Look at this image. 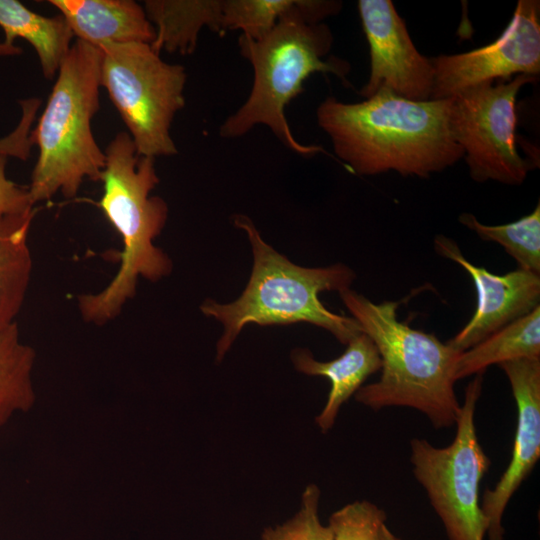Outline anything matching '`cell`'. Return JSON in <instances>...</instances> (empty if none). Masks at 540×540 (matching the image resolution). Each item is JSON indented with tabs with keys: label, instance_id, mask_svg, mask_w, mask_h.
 Returning a JSON list of instances; mask_svg holds the SVG:
<instances>
[{
	"label": "cell",
	"instance_id": "1",
	"mask_svg": "<svg viewBox=\"0 0 540 540\" xmlns=\"http://www.w3.org/2000/svg\"><path fill=\"white\" fill-rule=\"evenodd\" d=\"M450 102L413 101L383 88L359 103L328 97L316 116L337 157L352 172L376 175L394 170L426 178L464 157L451 132Z\"/></svg>",
	"mask_w": 540,
	"mask_h": 540
},
{
	"label": "cell",
	"instance_id": "2",
	"mask_svg": "<svg viewBox=\"0 0 540 540\" xmlns=\"http://www.w3.org/2000/svg\"><path fill=\"white\" fill-rule=\"evenodd\" d=\"M340 2L296 0L274 28L259 39L240 36L241 54L253 68V84L244 104L220 126L224 138H236L258 124L266 125L287 148L304 156L327 153L322 147L297 141L285 115L286 106L304 91L315 72L334 73L345 80L350 65L341 59L324 61L333 36L320 21L337 13Z\"/></svg>",
	"mask_w": 540,
	"mask_h": 540
},
{
	"label": "cell",
	"instance_id": "3",
	"mask_svg": "<svg viewBox=\"0 0 540 540\" xmlns=\"http://www.w3.org/2000/svg\"><path fill=\"white\" fill-rule=\"evenodd\" d=\"M99 206L121 237L120 266L113 279L96 293L78 296L77 306L87 323L102 326L115 319L136 294L140 277L158 281L172 271V261L153 243L163 230L166 202L151 191L159 183L155 158L137 153L127 132L121 131L104 150Z\"/></svg>",
	"mask_w": 540,
	"mask_h": 540
},
{
	"label": "cell",
	"instance_id": "4",
	"mask_svg": "<svg viewBox=\"0 0 540 540\" xmlns=\"http://www.w3.org/2000/svg\"><path fill=\"white\" fill-rule=\"evenodd\" d=\"M339 294L382 362L379 380L360 387L356 401L375 411L391 406L416 409L435 428L455 425L460 403L454 373L461 352L435 334L399 321V301L374 303L351 289Z\"/></svg>",
	"mask_w": 540,
	"mask_h": 540
},
{
	"label": "cell",
	"instance_id": "5",
	"mask_svg": "<svg viewBox=\"0 0 540 540\" xmlns=\"http://www.w3.org/2000/svg\"><path fill=\"white\" fill-rule=\"evenodd\" d=\"M234 224L244 230L253 253L249 282L234 302L220 304L205 300L201 311L219 320L224 332L217 343L216 359H223L242 328L308 322L329 331L340 343L348 344L363 333L353 317L329 311L320 301L322 291L350 289L355 273L338 263L324 268H305L293 264L276 252L260 236L245 215H235Z\"/></svg>",
	"mask_w": 540,
	"mask_h": 540
},
{
	"label": "cell",
	"instance_id": "6",
	"mask_svg": "<svg viewBox=\"0 0 540 540\" xmlns=\"http://www.w3.org/2000/svg\"><path fill=\"white\" fill-rule=\"evenodd\" d=\"M101 59L99 48L76 40L60 65L31 132L39 150L28 186L34 205L57 193L73 198L84 180L101 179L106 158L91 127L100 109Z\"/></svg>",
	"mask_w": 540,
	"mask_h": 540
},
{
	"label": "cell",
	"instance_id": "7",
	"mask_svg": "<svg viewBox=\"0 0 540 540\" xmlns=\"http://www.w3.org/2000/svg\"><path fill=\"white\" fill-rule=\"evenodd\" d=\"M99 49L101 86L137 153L153 158L176 155L170 127L185 105L184 66L166 63L149 43H106Z\"/></svg>",
	"mask_w": 540,
	"mask_h": 540
},
{
	"label": "cell",
	"instance_id": "8",
	"mask_svg": "<svg viewBox=\"0 0 540 540\" xmlns=\"http://www.w3.org/2000/svg\"><path fill=\"white\" fill-rule=\"evenodd\" d=\"M483 374L467 385L450 445L436 447L427 440L410 441L413 474L427 493L449 540H484L488 521L481 509L480 484L490 467L475 428V410Z\"/></svg>",
	"mask_w": 540,
	"mask_h": 540
},
{
	"label": "cell",
	"instance_id": "9",
	"mask_svg": "<svg viewBox=\"0 0 540 540\" xmlns=\"http://www.w3.org/2000/svg\"><path fill=\"white\" fill-rule=\"evenodd\" d=\"M536 80L518 74L508 83L484 82L450 97L451 132L474 181L519 185L535 166L518 153L515 128L517 94Z\"/></svg>",
	"mask_w": 540,
	"mask_h": 540
},
{
	"label": "cell",
	"instance_id": "10",
	"mask_svg": "<svg viewBox=\"0 0 540 540\" xmlns=\"http://www.w3.org/2000/svg\"><path fill=\"white\" fill-rule=\"evenodd\" d=\"M434 84L430 100L450 98L467 88L514 74L540 73V2L519 0L497 40L460 54L430 59Z\"/></svg>",
	"mask_w": 540,
	"mask_h": 540
},
{
	"label": "cell",
	"instance_id": "11",
	"mask_svg": "<svg viewBox=\"0 0 540 540\" xmlns=\"http://www.w3.org/2000/svg\"><path fill=\"white\" fill-rule=\"evenodd\" d=\"M358 9L371 59L369 80L359 94L369 98L385 88L409 100H430L434 84L431 61L414 46L393 3L360 0Z\"/></svg>",
	"mask_w": 540,
	"mask_h": 540
},
{
	"label": "cell",
	"instance_id": "12",
	"mask_svg": "<svg viewBox=\"0 0 540 540\" xmlns=\"http://www.w3.org/2000/svg\"><path fill=\"white\" fill-rule=\"evenodd\" d=\"M436 253L460 265L472 279L477 305L467 324L448 343L462 352L528 314L539 306L540 275L521 269L503 275L476 266L462 254L456 241L444 235L434 238Z\"/></svg>",
	"mask_w": 540,
	"mask_h": 540
},
{
	"label": "cell",
	"instance_id": "13",
	"mask_svg": "<svg viewBox=\"0 0 540 540\" xmlns=\"http://www.w3.org/2000/svg\"><path fill=\"white\" fill-rule=\"evenodd\" d=\"M517 406V424L510 462L492 489H485L481 509L488 521L489 540H504L505 509L540 457V358L499 364Z\"/></svg>",
	"mask_w": 540,
	"mask_h": 540
},
{
	"label": "cell",
	"instance_id": "14",
	"mask_svg": "<svg viewBox=\"0 0 540 540\" xmlns=\"http://www.w3.org/2000/svg\"><path fill=\"white\" fill-rule=\"evenodd\" d=\"M77 40L97 48L106 43L151 44L155 30L143 5L133 0H49Z\"/></svg>",
	"mask_w": 540,
	"mask_h": 540
},
{
	"label": "cell",
	"instance_id": "15",
	"mask_svg": "<svg viewBox=\"0 0 540 540\" xmlns=\"http://www.w3.org/2000/svg\"><path fill=\"white\" fill-rule=\"evenodd\" d=\"M295 368L306 375L326 377L331 384L325 406L315 421L322 432L335 423L341 406L355 394L365 380L381 369V358L373 341L364 333L348 344L345 352L331 361H317L308 349L291 353Z\"/></svg>",
	"mask_w": 540,
	"mask_h": 540
},
{
	"label": "cell",
	"instance_id": "16",
	"mask_svg": "<svg viewBox=\"0 0 540 540\" xmlns=\"http://www.w3.org/2000/svg\"><path fill=\"white\" fill-rule=\"evenodd\" d=\"M0 27L5 36L0 43V56L21 53L14 41L22 38L34 48L46 79L58 73L74 36L62 15L42 16L17 0H0Z\"/></svg>",
	"mask_w": 540,
	"mask_h": 540
},
{
	"label": "cell",
	"instance_id": "17",
	"mask_svg": "<svg viewBox=\"0 0 540 540\" xmlns=\"http://www.w3.org/2000/svg\"><path fill=\"white\" fill-rule=\"evenodd\" d=\"M143 7L155 30L150 45L159 54L193 53L204 27L224 35L222 0H147Z\"/></svg>",
	"mask_w": 540,
	"mask_h": 540
},
{
	"label": "cell",
	"instance_id": "18",
	"mask_svg": "<svg viewBox=\"0 0 540 540\" xmlns=\"http://www.w3.org/2000/svg\"><path fill=\"white\" fill-rule=\"evenodd\" d=\"M36 209L0 215V331L16 322L29 289L32 254L29 231Z\"/></svg>",
	"mask_w": 540,
	"mask_h": 540
},
{
	"label": "cell",
	"instance_id": "19",
	"mask_svg": "<svg viewBox=\"0 0 540 540\" xmlns=\"http://www.w3.org/2000/svg\"><path fill=\"white\" fill-rule=\"evenodd\" d=\"M521 358H540V306L462 351L455 363V379Z\"/></svg>",
	"mask_w": 540,
	"mask_h": 540
},
{
	"label": "cell",
	"instance_id": "20",
	"mask_svg": "<svg viewBox=\"0 0 540 540\" xmlns=\"http://www.w3.org/2000/svg\"><path fill=\"white\" fill-rule=\"evenodd\" d=\"M35 350L21 340L17 322L0 331V427L35 402Z\"/></svg>",
	"mask_w": 540,
	"mask_h": 540
},
{
	"label": "cell",
	"instance_id": "21",
	"mask_svg": "<svg viewBox=\"0 0 540 540\" xmlns=\"http://www.w3.org/2000/svg\"><path fill=\"white\" fill-rule=\"evenodd\" d=\"M459 222L485 241L496 242L517 263L518 269L540 273V205L520 219L503 225H486L471 213H462Z\"/></svg>",
	"mask_w": 540,
	"mask_h": 540
},
{
	"label": "cell",
	"instance_id": "22",
	"mask_svg": "<svg viewBox=\"0 0 540 540\" xmlns=\"http://www.w3.org/2000/svg\"><path fill=\"white\" fill-rule=\"evenodd\" d=\"M296 0H222V29L241 30L242 36L259 39L268 34Z\"/></svg>",
	"mask_w": 540,
	"mask_h": 540
},
{
	"label": "cell",
	"instance_id": "23",
	"mask_svg": "<svg viewBox=\"0 0 540 540\" xmlns=\"http://www.w3.org/2000/svg\"><path fill=\"white\" fill-rule=\"evenodd\" d=\"M320 496L316 484L307 485L297 513L280 525L265 528L261 540H333L331 528L319 518Z\"/></svg>",
	"mask_w": 540,
	"mask_h": 540
},
{
	"label": "cell",
	"instance_id": "24",
	"mask_svg": "<svg viewBox=\"0 0 540 540\" xmlns=\"http://www.w3.org/2000/svg\"><path fill=\"white\" fill-rule=\"evenodd\" d=\"M386 519L383 509L362 500L349 503L332 513L329 527L333 540H373Z\"/></svg>",
	"mask_w": 540,
	"mask_h": 540
},
{
	"label": "cell",
	"instance_id": "25",
	"mask_svg": "<svg viewBox=\"0 0 540 540\" xmlns=\"http://www.w3.org/2000/svg\"><path fill=\"white\" fill-rule=\"evenodd\" d=\"M40 98L19 101L21 116L17 126L6 136L0 138V155L27 160L31 155L34 140L32 125L41 106Z\"/></svg>",
	"mask_w": 540,
	"mask_h": 540
},
{
	"label": "cell",
	"instance_id": "26",
	"mask_svg": "<svg viewBox=\"0 0 540 540\" xmlns=\"http://www.w3.org/2000/svg\"><path fill=\"white\" fill-rule=\"evenodd\" d=\"M6 156L0 155V215L23 214L34 210L28 188L10 180L6 174Z\"/></svg>",
	"mask_w": 540,
	"mask_h": 540
},
{
	"label": "cell",
	"instance_id": "27",
	"mask_svg": "<svg viewBox=\"0 0 540 540\" xmlns=\"http://www.w3.org/2000/svg\"><path fill=\"white\" fill-rule=\"evenodd\" d=\"M373 540H401L397 537L385 524H383L378 530Z\"/></svg>",
	"mask_w": 540,
	"mask_h": 540
}]
</instances>
